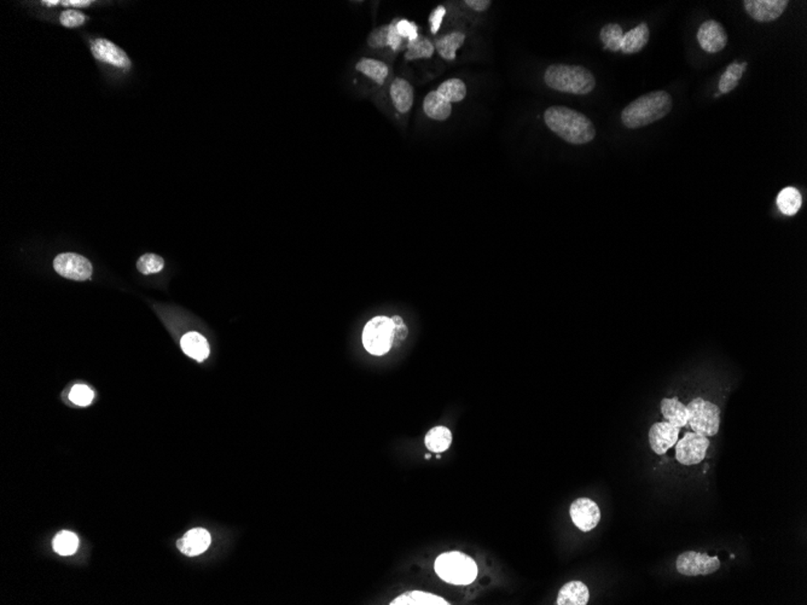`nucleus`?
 I'll return each instance as SVG.
<instances>
[{
    "label": "nucleus",
    "mask_w": 807,
    "mask_h": 605,
    "mask_svg": "<svg viewBox=\"0 0 807 605\" xmlns=\"http://www.w3.org/2000/svg\"><path fill=\"white\" fill-rule=\"evenodd\" d=\"M544 121L550 131L569 144H587L594 141L597 133L587 116L562 106L547 108L544 113Z\"/></svg>",
    "instance_id": "obj_1"
},
{
    "label": "nucleus",
    "mask_w": 807,
    "mask_h": 605,
    "mask_svg": "<svg viewBox=\"0 0 807 605\" xmlns=\"http://www.w3.org/2000/svg\"><path fill=\"white\" fill-rule=\"evenodd\" d=\"M673 108V99L666 91H653L630 103L621 111V122L628 129L645 127L663 119Z\"/></svg>",
    "instance_id": "obj_2"
},
{
    "label": "nucleus",
    "mask_w": 807,
    "mask_h": 605,
    "mask_svg": "<svg viewBox=\"0 0 807 605\" xmlns=\"http://www.w3.org/2000/svg\"><path fill=\"white\" fill-rule=\"evenodd\" d=\"M544 82L552 90L579 96L591 94L597 84L589 69L569 64L549 65L544 74Z\"/></svg>",
    "instance_id": "obj_3"
},
{
    "label": "nucleus",
    "mask_w": 807,
    "mask_h": 605,
    "mask_svg": "<svg viewBox=\"0 0 807 605\" xmlns=\"http://www.w3.org/2000/svg\"><path fill=\"white\" fill-rule=\"evenodd\" d=\"M434 569L441 580L453 585L471 584L478 576L474 559L458 551L440 554L436 559Z\"/></svg>",
    "instance_id": "obj_4"
},
{
    "label": "nucleus",
    "mask_w": 807,
    "mask_h": 605,
    "mask_svg": "<svg viewBox=\"0 0 807 605\" xmlns=\"http://www.w3.org/2000/svg\"><path fill=\"white\" fill-rule=\"evenodd\" d=\"M687 411L688 424L692 431L707 438H713L718 434L720 426V409L716 404L702 397H697L689 402Z\"/></svg>",
    "instance_id": "obj_5"
},
{
    "label": "nucleus",
    "mask_w": 807,
    "mask_h": 605,
    "mask_svg": "<svg viewBox=\"0 0 807 605\" xmlns=\"http://www.w3.org/2000/svg\"><path fill=\"white\" fill-rule=\"evenodd\" d=\"M394 343V324L388 317L372 318L363 330V345L372 355H385Z\"/></svg>",
    "instance_id": "obj_6"
},
{
    "label": "nucleus",
    "mask_w": 807,
    "mask_h": 605,
    "mask_svg": "<svg viewBox=\"0 0 807 605\" xmlns=\"http://www.w3.org/2000/svg\"><path fill=\"white\" fill-rule=\"evenodd\" d=\"M709 443V439L705 435L695 431L687 433L683 439L675 443V459L687 466L700 464L705 459Z\"/></svg>",
    "instance_id": "obj_7"
},
{
    "label": "nucleus",
    "mask_w": 807,
    "mask_h": 605,
    "mask_svg": "<svg viewBox=\"0 0 807 605\" xmlns=\"http://www.w3.org/2000/svg\"><path fill=\"white\" fill-rule=\"evenodd\" d=\"M675 568L684 576L709 575L720 568V561L716 556L687 551L679 554Z\"/></svg>",
    "instance_id": "obj_8"
},
{
    "label": "nucleus",
    "mask_w": 807,
    "mask_h": 605,
    "mask_svg": "<svg viewBox=\"0 0 807 605\" xmlns=\"http://www.w3.org/2000/svg\"><path fill=\"white\" fill-rule=\"evenodd\" d=\"M53 267L60 276L73 281H86L90 279L92 274L90 261L75 253H63L56 256Z\"/></svg>",
    "instance_id": "obj_9"
},
{
    "label": "nucleus",
    "mask_w": 807,
    "mask_h": 605,
    "mask_svg": "<svg viewBox=\"0 0 807 605\" xmlns=\"http://www.w3.org/2000/svg\"><path fill=\"white\" fill-rule=\"evenodd\" d=\"M569 515L573 523L581 532H590L597 527L601 521V510L594 500L589 498H579L573 502L569 509Z\"/></svg>",
    "instance_id": "obj_10"
},
{
    "label": "nucleus",
    "mask_w": 807,
    "mask_h": 605,
    "mask_svg": "<svg viewBox=\"0 0 807 605\" xmlns=\"http://www.w3.org/2000/svg\"><path fill=\"white\" fill-rule=\"evenodd\" d=\"M743 8L754 21L765 23L781 18L789 4L788 0H743Z\"/></svg>",
    "instance_id": "obj_11"
},
{
    "label": "nucleus",
    "mask_w": 807,
    "mask_h": 605,
    "mask_svg": "<svg viewBox=\"0 0 807 605\" xmlns=\"http://www.w3.org/2000/svg\"><path fill=\"white\" fill-rule=\"evenodd\" d=\"M697 42L707 53H718L727 45V33L722 23L708 20L704 22L697 30Z\"/></svg>",
    "instance_id": "obj_12"
},
{
    "label": "nucleus",
    "mask_w": 807,
    "mask_h": 605,
    "mask_svg": "<svg viewBox=\"0 0 807 605\" xmlns=\"http://www.w3.org/2000/svg\"><path fill=\"white\" fill-rule=\"evenodd\" d=\"M91 51L94 58L117 68L129 69L131 67V60L127 53L107 39H96L91 45Z\"/></svg>",
    "instance_id": "obj_13"
},
{
    "label": "nucleus",
    "mask_w": 807,
    "mask_h": 605,
    "mask_svg": "<svg viewBox=\"0 0 807 605\" xmlns=\"http://www.w3.org/2000/svg\"><path fill=\"white\" fill-rule=\"evenodd\" d=\"M679 431V428L666 421L653 424L649 431V443L654 453L662 456L673 447L678 441Z\"/></svg>",
    "instance_id": "obj_14"
},
{
    "label": "nucleus",
    "mask_w": 807,
    "mask_h": 605,
    "mask_svg": "<svg viewBox=\"0 0 807 605\" xmlns=\"http://www.w3.org/2000/svg\"><path fill=\"white\" fill-rule=\"evenodd\" d=\"M210 542L212 537L208 530L205 528H193L177 542V546L182 554L189 557H195L208 550Z\"/></svg>",
    "instance_id": "obj_15"
},
{
    "label": "nucleus",
    "mask_w": 807,
    "mask_h": 605,
    "mask_svg": "<svg viewBox=\"0 0 807 605\" xmlns=\"http://www.w3.org/2000/svg\"><path fill=\"white\" fill-rule=\"evenodd\" d=\"M389 94L393 101L394 107L399 113L406 114L411 110V108L414 106V92L410 82L402 77H397L390 85Z\"/></svg>",
    "instance_id": "obj_16"
},
{
    "label": "nucleus",
    "mask_w": 807,
    "mask_h": 605,
    "mask_svg": "<svg viewBox=\"0 0 807 605\" xmlns=\"http://www.w3.org/2000/svg\"><path fill=\"white\" fill-rule=\"evenodd\" d=\"M589 588L581 581H571L561 588L557 596V605H586L589 603Z\"/></svg>",
    "instance_id": "obj_17"
},
{
    "label": "nucleus",
    "mask_w": 807,
    "mask_h": 605,
    "mask_svg": "<svg viewBox=\"0 0 807 605\" xmlns=\"http://www.w3.org/2000/svg\"><path fill=\"white\" fill-rule=\"evenodd\" d=\"M650 30L647 23H640L636 28L624 33L621 50L626 55L641 52L649 42Z\"/></svg>",
    "instance_id": "obj_18"
},
{
    "label": "nucleus",
    "mask_w": 807,
    "mask_h": 605,
    "mask_svg": "<svg viewBox=\"0 0 807 605\" xmlns=\"http://www.w3.org/2000/svg\"><path fill=\"white\" fill-rule=\"evenodd\" d=\"M423 111L429 119L445 121L452 114V106L436 91H431L423 101Z\"/></svg>",
    "instance_id": "obj_19"
},
{
    "label": "nucleus",
    "mask_w": 807,
    "mask_h": 605,
    "mask_svg": "<svg viewBox=\"0 0 807 605\" xmlns=\"http://www.w3.org/2000/svg\"><path fill=\"white\" fill-rule=\"evenodd\" d=\"M180 345L184 353L197 362H203L210 355V345L201 333L191 331L184 335Z\"/></svg>",
    "instance_id": "obj_20"
},
{
    "label": "nucleus",
    "mask_w": 807,
    "mask_h": 605,
    "mask_svg": "<svg viewBox=\"0 0 807 605\" xmlns=\"http://www.w3.org/2000/svg\"><path fill=\"white\" fill-rule=\"evenodd\" d=\"M661 412L665 421L675 428L682 429L688 424L687 406H684L677 397L662 399Z\"/></svg>",
    "instance_id": "obj_21"
},
{
    "label": "nucleus",
    "mask_w": 807,
    "mask_h": 605,
    "mask_svg": "<svg viewBox=\"0 0 807 605\" xmlns=\"http://www.w3.org/2000/svg\"><path fill=\"white\" fill-rule=\"evenodd\" d=\"M466 42V34L462 32H451L436 39L434 43L436 52L445 60H456V52Z\"/></svg>",
    "instance_id": "obj_22"
},
{
    "label": "nucleus",
    "mask_w": 807,
    "mask_h": 605,
    "mask_svg": "<svg viewBox=\"0 0 807 605\" xmlns=\"http://www.w3.org/2000/svg\"><path fill=\"white\" fill-rule=\"evenodd\" d=\"M355 70L369 77V79H371L372 82H376L379 85L385 84L386 79L388 77L389 74L388 65L385 62L375 60V58H367V57L357 62Z\"/></svg>",
    "instance_id": "obj_23"
},
{
    "label": "nucleus",
    "mask_w": 807,
    "mask_h": 605,
    "mask_svg": "<svg viewBox=\"0 0 807 605\" xmlns=\"http://www.w3.org/2000/svg\"><path fill=\"white\" fill-rule=\"evenodd\" d=\"M392 605H449L444 598L433 593L412 591L402 593L390 603Z\"/></svg>",
    "instance_id": "obj_24"
},
{
    "label": "nucleus",
    "mask_w": 807,
    "mask_h": 605,
    "mask_svg": "<svg viewBox=\"0 0 807 605\" xmlns=\"http://www.w3.org/2000/svg\"><path fill=\"white\" fill-rule=\"evenodd\" d=\"M424 443L434 453L447 451L452 443V433L446 426H436L428 431Z\"/></svg>",
    "instance_id": "obj_25"
},
{
    "label": "nucleus",
    "mask_w": 807,
    "mask_h": 605,
    "mask_svg": "<svg viewBox=\"0 0 807 605\" xmlns=\"http://www.w3.org/2000/svg\"><path fill=\"white\" fill-rule=\"evenodd\" d=\"M803 205V197L798 189L784 188L777 196V207L781 213L788 217H793L798 213Z\"/></svg>",
    "instance_id": "obj_26"
},
{
    "label": "nucleus",
    "mask_w": 807,
    "mask_h": 605,
    "mask_svg": "<svg viewBox=\"0 0 807 605\" xmlns=\"http://www.w3.org/2000/svg\"><path fill=\"white\" fill-rule=\"evenodd\" d=\"M746 68H747V62H743V63L735 62V63L727 65V68L725 69V72L720 77V82H719L720 94H730L731 91L737 87L741 77L746 72Z\"/></svg>",
    "instance_id": "obj_27"
},
{
    "label": "nucleus",
    "mask_w": 807,
    "mask_h": 605,
    "mask_svg": "<svg viewBox=\"0 0 807 605\" xmlns=\"http://www.w3.org/2000/svg\"><path fill=\"white\" fill-rule=\"evenodd\" d=\"M434 52H436L434 44L431 43L427 37L419 35V38L414 42H407L405 60H422V58H431V56L434 55Z\"/></svg>",
    "instance_id": "obj_28"
},
{
    "label": "nucleus",
    "mask_w": 807,
    "mask_h": 605,
    "mask_svg": "<svg viewBox=\"0 0 807 605\" xmlns=\"http://www.w3.org/2000/svg\"><path fill=\"white\" fill-rule=\"evenodd\" d=\"M624 38L623 28L618 23H608L602 27L599 32V39L602 42L603 47L611 52H618L621 50V43Z\"/></svg>",
    "instance_id": "obj_29"
},
{
    "label": "nucleus",
    "mask_w": 807,
    "mask_h": 605,
    "mask_svg": "<svg viewBox=\"0 0 807 605\" xmlns=\"http://www.w3.org/2000/svg\"><path fill=\"white\" fill-rule=\"evenodd\" d=\"M436 92L443 96L447 102L452 104V103L462 102L463 99L466 98V86L464 82H462L461 79H449L438 87Z\"/></svg>",
    "instance_id": "obj_30"
},
{
    "label": "nucleus",
    "mask_w": 807,
    "mask_h": 605,
    "mask_svg": "<svg viewBox=\"0 0 807 605\" xmlns=\"http://www.w3.org/2000/svg\"><path fill=\"white\" fill-rule=\"evenodd\" d=\"M79 547V539L72 532H61L53 539V550L61 556L75 554Z\"/></svg>",
    "instance_id": "obj_31"
},
{
    "label": "nucleus",
    "mask_w": 807,
    "mask_h": 605,
    "mask_svg": "<svg viewBox=\"0 0 807 605\" xmlns=\"http://www.w3.org/2000/svg\"><path fill=\"white\" fill-rule=\"evenodd\" d=\"M163 266H165V261L161 256L156 255V254H146V255L141 256L139 260L137 261L138 271L143 274H154V273L161 272Z\"/></svg>",
    "instance_id": "obj_32"
},
{
    "label": "nucleus",
    "mask_w": 807,
    "mask_h": 605,
    "mask_svg": "<svg viewBox=\"0 0 807 605\" xmlns=\"http://www.w3.org/2000/svg\"><path fill=\"white\" fill-rule=\"evenodd\" d=\"M69 399L77 406L90 405L94 400V392L87 386L77 384L69 393Z\"/></svg>",
    "instance_id": "obj_33"
},
{
    "label": "nucleus",
    "mask_w": 807,
    "mask_h": 605,
    "mask_svg": "<svg viewBox=\"0 0 807 605\" xmlns=\"http://www.w3.org/2000/svg\"><path fill=\"white\" fill-rule=\"evenodd\" d=\"M388 25H385L372 30L371 34L367 38V45L371 49H383L388 46Z\"/></svg>",
    "instance_id": "obj_34"
},
{
    "label": "nucleus",
    "mask_w": 807,
    "mask_h": 605,
    "mask_svg": "<svg viewBox=\"0 0 807 605\" xmlns=\"http://www.w3.org/2000/svg\"><path fill=\"white\" fill-rule=\"evenodd\" d=\"M395 27H397L398 33L402 39H407L409 42H414L419 38V27L416 26L414 22L397 18Z\"/></svg>",
    "instance_id": "obj_35"
},
{
    "label": "nucleus",
    "mask_w": 807,
    "mask_h": 605,
    "mask_svg": "<svg viewBox=\"0 0 807 605\" xmlns=\"http://www.w3.org/2000/svg\"><path fill=\"white\" fill-rule=\"evenodd\" d=\"M86 20L87 18L84 13L75 11V10H67L65 13H61L60 18L61 23L65 27H68V28L82 26L85 23Z\"/></svg>",
    "instance_id": "obj_36"
},
{
    "label": "nucleus",
    "mask_w": 807,
    "mask_h": 605,
    "mask_svg": "<svg viewBox=\"0 0 807 605\" xmlns=\"http://www.w3.org/2000/svg\"><path fill=\"white\" fill-rule=\"evenodd\" d=\"M445 15H446V9L443 5L436 6V10L431 11V16H429V23H431V32L433 34H436L440 30Z\"/></svg>",
    "instance_id": "obj_37"
},
{
    "label": "nucleus",
    "mask_w": 807,
    "mask_h": 605,
    "mask_svg": "<svg viewBox=\"0 0 807 605\" xmlns=\"http://www.w3.org/2000/svg\"><path fill=\"white\" fill-rule=\"evenodd\" d=\"M395 25H397V20H394L388 25V46L393 51H398L402 47V40H404L398 33Z\"/></svg>",
    "instance_id": "obj_38"
},
{
    "label": "nucleus",
    "mask_w": 807,
    "mask_h": 605,
    "mask_svg": "<svg viewBox=\"0 0 807 605\" xmlns=\"http://www.w3.org/2000/svg\"><path fill=\"white\" fill-rule=\"evenodd\" d=\"M463 4H466L470 9L478 11V13H483L486 11L490 6H491V0H466Z\"/></svg>",
    "instance_id": "obj_39"
},
{
    "label": "nucleus",
    "mask_w": 807,
    "mask_h": 605,
    "mask_svg": "<svg viewBox=\"0 0 807 605\" xmlns=\"http://www.w3.org/2000/svg\"><path fill=\"white\" fill-rule=\"evenodd\" d=\"M407 333H409V330H407V326H406L405 323L394 325L393 345H395V343H400V342L404 341L406 337H407Z\"/></svg>",
    "instance_id": "obj_40"
},
{
    "label": "nucleus",
    "mask_w": 807,
    "mask_h": 605,
    "mask_svg": "<svg viewBox=\"0 0 807 605\" xmlns=\"http://www.w3.org/2000/svg\"><path fill=\"white\" fill-rule=\"evenodd\" d=\"M61 4L65 6H75V8H85L91 4L90 0H63Z\"/></svg>",
    "instance_id": "obj_41"
},
{
    "label": "nucleus",
    "mask_w": 807,
    "mask_h": 605,
    "mask_svg": "<svg viewBox=\"0 0 807 605\" xmlns=\"http://www.w3.org/2000/svg\"><path fill=\"white\" fill-rule=\"evenodd\" d=\"M42 4L53 6V5L61 4V1L60 0H44V1H42Z\"/></svg>",
    "instance_id": "obj_42"
}]
</instances>
